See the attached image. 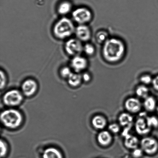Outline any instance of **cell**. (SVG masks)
Returning a JSON list of instances; mask_svg holds the SVG:
<instances>
[{
  "instance_id": "obj_16",
  "label": "cell",
  "mask_w": 158,
  "mask_h": 158,
  "mask_svg": "<svg viewBox=\"0 0 158 158\" xmlns=\"http://www.w3.org/2000/svg\"><path fill=\"white\" fill-rule=\"evenodd\" d=\"M138 139L132 135H127L124 141L125 146L129 149H135L137 148L139 145Z\"/></svg>"
},
{
  "instance_id": "obj_14",
  "label": "cell",
  "mask_w": 158,
  "mask_h": 158,
  "mask_svg": "<svg viewBox=\"0 0 158 158\" xmlns=\"http://www.w3.org/2000/svg\"><path fill=\"white\" fill-rule=\"evenodd\" d=\"M42 158H63V157L62 154L58 149L50 147L45 150Z\"/></svg>"
},
{
  "instance_id": "obj_5",
  "label": "cell",
  "mask_w": 158,
  "mask_h": 158,
  "mask_svg": "<svg viewBox=\"0 0 158 158\" xmlns=\"http://www.w3.org/2000/svg\"><path fill=\"white\" fill-rule=\"evenodd\" d=\"M72 17L76 22L80 24H85L89 22L92 18L91 11L86 8H78L72 13Z\"/></svg>"
},
{
  "instance_id": "obj_20",
  "label": "cell",
  "mask_w": 158,
  "mask_h": 158,
  "mask_svg": "<svg viewBox=\"0 0 158 158\" xmlns=\"http://www.w3.org/2000/svg\"><path fill=\"white\" fill-rule=\"evenodd\" d=\"M72 9V4L69 2L64 1L61 3L58 6V11L60 15H67L71 11Z\"/></svg>"
},
{
  "instance_id": "obj_32",
  "label": "cell",
  "mask_w": 158,
  "mask_h": 158,
  "mask_svg": "<svg viewBox=\"0 0 158 158\" xmlns=\"http://www.w3.org/2000/svg\"><path fill=\"white\" fill-rule=\"evenodd\" d=\"M82 79L85 82H88L91 80V76L88 73H85L83 75H82Z\"/></svg>"
},
{
  "instance_id": "obj_29",
  "label": "cell",
  "mask_w": 158,
  "mask_h": 158,
  "mask_svg": "<svg viewBox=\"0 0 158 158\" xmlns=\"http://www.w3.org/2000/svg\"><path fill=\"white\" fill-rule=\"evenodd\" d=\"M108 129L114 134H117L120 130V126L116 123L111 124L108 126Z\"/></svg>"
},
{
  "instance_id": "obj_6",
  "label": "cell",
  "mask_w": 158,
  "mask_h": 158,
  "mask_svg": "<svg viewBox=\"0 0 158 158\" xmlns=\"http://www.w3.org/2000/svg\"><path fill=\"white\" fill-rule=\"evenodd\" d=\"M64 48L68 54L74 57L79 55L83 50V46L78 39L72 38L68 40Z\"/></svg>"
},
{
  "instance_id": "obj_10",
  "label": "cell",
  "mask_w": 158,
  "mask_h": 158,
  "mask_svg": "<svg viewBox=\"0 0 158 158\" xmlns=\"http://www.w3.org/2000/svg\"><path fill=\"white\" fill-rule=\"evenodd\" d=\"M75 32L77 38L80 41H88L91 38V31L86 25H79L76 28Z\"/></svg>"
},
{
  "instance_id": "obj_17",
  "label": "cell",
  "mask_w": 158,
  "mask_h": 158,
  "mask_svg": "<svg viewBox=\"0 0 158 158\" xmlns=\"http://www.w3.org/2000/svg\"><path fill=\"white\" fill-rule=\"evenodd\" d=\"M145 109L148 112H152L157 108L156 101L153 97L148 96L145 99L143 103Z\"/></svg>"
},
{
  "instance_id": "obj_21",
  "label": "cell",
  "mask_w": 158,
  "mask_h": 158,
  "mask_svg": "<svg viewBox=\"0 0 158 158\" xmlns=\"http://www.w3.org/2000/svg\"><path fill=\"white\" fill-rule=\"evenodd\" d=\"M149 90L144 85L139 86L136 90V93L138 96L142 98H146L148 97Z\"/></svg>"
},
{
  "instance_id": "obj_12",
  "label": "cell",
  "mask_w": 158,
  "mask_h": 158,
  "mask_svg": "<svg viewBox=\"0 0 158 158\" xmlns=\"http://www.w3.org/2000/svg\"><path fill=\"white\" fill-rule=\"evenodd\" d=\"M136 131L140 135H146L150 132L151 128L148 126L146 121L140 117L137 119L135 125Z\"/></svg>"
},
{
  "instance_id": "obj_28",
  "label": "cell",
  "mask_w": 158,
  "mask_h": 158,
  "mask_svg": "<svg viewBox=\"0 0 158 158\" xmlns=\"http://www.w3.org/2000/svg\"><path fill=\"white\" fill-rule=\"evenodd\" d=\"M0 75H1V89H4L6 86V82H7V77L6 75V74L2 70H1L0 72Z\"/></svg>"
},
{
  "instance_id": "obj_19",
  "label": "cell",
  "mask_w": 158,
  "mask_h": 158,
  "mask_svg": "<svg viewBox=\"0 0 158 158\" xmlns=\"http://www.w3.org/2000/svg\"><path fill=\"white\" fill-rule=\"evenodd\" d=\"M82 80V75L76 72L75 73H72L68 78V82L71 86L75 87L80 84Z\"/></svg>"
},
{
  "instance_id": "obj_11",
  "label": "cell",
  "mask_w": 158,
  "mask_h": 158,
  "mask_svg": "<svg viewBox=\"0 0 158 158\" xmlns=\"http://www.w3.org/2000/svg\"><path fill=\"white\" fill-rule=\"evenodd\" d=\"M125 108L129 112L137 113L141 109L142 105L140 101L135 98H130L126 100L125 103Z\"/></svg>"
},
{
  "instance_id": "obj_8",
  "label": "cell",
  "mask_w": 158,
  "mask_h": 158,
  "mask_svg": "<svg viewBox=\"0 0 158 158\" xmlns=\"http://www.w3.org/2000/svg\"><path fill=\"white\" fill-rule=\"evenodd\" d=\"M38 88L36 82L32 79H28L23 82L21 89L23 93L26 96H31L36 92Z\"/></svg>"
},
{
  "instance_id": "obj_1",
  "label": "cell",
  "mask_w": 158,
  "mask_h": 158,
  "mask_svg": "<svg viewBox=\"0 0 158 158\" xmlns=\"http://www.w3.org/2000/svg\"><path fill=\"white\" fill-rule=\"evenodd\" d=\"M125 52V45L123 41L116 38L107 40L102 49L104 58L110 63H115L120 61L124 55Z\"/></svg>"
},
{
  "instance_id": "obj_2",
  "label": "cell",
  "mask_w": 158,
  "mask_h": 158,
  "mask_svg": "<svg viewBox=\"0 0 158 158\" xmlns=\"http://www.w3.org/2000/svg\"><path fill=\"white\" fill-rule=\"evenodd\" d=\"M73 23L69 19L62 18L58 20L54 26V35L59 39H64L69 38L75 32Z\"/></svg>"
},
{
  "instance_id": "obj_33",
  "label": "cell",
  "mask_w": 158,
  "mask_h": 158,
  "mask_svg": "<svg viewBox=\"0 0 158 158\" xmlns=\"http://www.w3.org/2000/svg\"><path fill=\"white\" fill-rule=\"evenodd\" d=\"M156 110H157V112L158 113V106H157V108H156Z\"/></svg>"
},
{
  "instance_id": "obj_18",
  "label": "cell",
  "mask_w": 158,
  "mask_h": 158,
  "mask_svg": "<svg viewBox=\"0 0 158 158\" xmlns=\"http://www.w3.org/2000/svg\"><path fill=\"white\" fill-rule=\"evenodd\" d=\"M118 121L120 124L122 126H129L132 123L133 118L130 114L127 113H123L119 116Z\"/></svg>"
},
{
  "instance_id": "obj_7",
  "label": "cell",
  "mask_w": 158,
  "mask_h": 158,
  "mask_svg": "<svg viewBox=\"0 0 158 158\" xmlns=\"http://www.w3.org/2000/svg\"><path fill=\"white\" fill-rule=\"evenodd\" d=\"M140 145L142 151L148 155L155 154L158 150V142L153 138L148 137L142 139Z\"/></svg>"
},
{
  "instance_id": "obj_23",
  "label": "cell",
  "mask_w": 158,
  "mask_h": 158,
  "mask_svg": "<svg viewBox=\"0 0 158 158\" xmlns=\"http://www.w3.org/2000/svg\"><path fill=\"white\" fill-rule=\"evenodd\" d=\"M83 51H84L86 55L91 56L94 55L95 52V49L92 44L87 43L84 46Z\"/></svg>"
},
{
  "instance_id": "obj_27",
  "label": "cell",
  "mask_w": 158,
  "mask_h": 158,
  "mask_svg": "<svg viewBox=\"0 0 158 158\" xmlns=\"http://www.w3.org/2000/svg\"><path fill=\"white\" fill-rule=\"evenodd\" d=\"M140 80L142 83L144 84H150L152 83L153 79L152 78L151 76L148 75H142L140 77Z\"/></svg>"
},
{
  "instance_id": "obj_25",
  "label": "cell",
  "mask_w": 158,
  "mask_h": 158,
  "mask_svg": "<svg viewBox=\"0 0 158 158\" xmlns=\"http://www.w3.org/2000/svg\"><path fill=\"white\" fill-rule=\"evenodd\" d=\"M60 73L61 76L63 78L68 79L72 72L70 68L67 66H64L61 69Z\"/></svg>"
},
{
  "instance_id": "obj_26",
  "label": "cell",
  "mask_w": 158,
  "mask_h": 158,
  "mask_svg": "<svg viewBox=\"0 0 158 158\" xmlns=\"http://www.w3.org/2000/svg\"><path fill=\"white\" fill-rule=\"evenodd\" d=\"M1 158L5 157L7 154V146L5 142L4 141H1Z\"/></svg>"
},
{
  "instance_id": "obj_13",
  "label": "cell",
  "mask_w": 158,
  "mask_h": 158,
  "mask_svg": "<svg viewBox=\"0 0 158 158\" xmlns=\"http://www.w3.org/2000/svg\"><path fill=\"white\" fill-rule=\"evenodd\" d=\"M112 139L110 134L106 131H101L97 136L98 142L103 146H108L112 141Z\"/></svg>"
},
{
  "instance_id": "obj_22",
  "label": "cell",
  "mask_w": 158,
  "mask_h": 158,
  "mask_svg": "<svg viewBox=\"0 0 158 158\" xmlns=\"http://www.w3.org/2000/svg\"><path fill=\"white\" fill-rule=\"evenodd\" d=\"M146 121L147 124L150 128L158 127V118L155 116L147 117Z\"/></svg>"
},
{
  "instance_id": "obj_9",
  "label": "cell",
  "mask_w": 158,
  "mask_h": 158,
  "mask_svg": "<svg viewBox=\"0 0 158 158\" xmlns=\"http://www.w3.org/2000/svg\"><path fill=\"white\" fill-rule=\"evenodd\" d=\"M71 66L76 73L85 70L88 66V61L86 58L80 55L76 56L71 62Z\"/></svg>"
},
{
  "instance_id": "obj_4",
  "label": "cell",
  "mask_w": 158,
  "mask_h": 158,
  "mask_svg": "<svg viewBox=\"0 0 158 158\" xmlns=\"http://www.w3.org/2000/svg\"><path fill=\"white\" fill-rule=\"evenodd\" d=\"M23 97L22 94L17 90H12L4 94L3 101L6 106L14 107L18 106L22 102Z\"/></svg>"
},
{
  "instance_id": "obj_31",
  "label": "cell",
  "mask_w": 158,
  "mask_h": 158,
  "mask_svg": "<svg viewBox=\"0 0 158 158\" xmlns=\"http://www.w3.org/2000/svg\"><path fill=\"white\" fill-rule=\"evenodd\" d=\"M152 84L154 89L158 91V75L153 79Z\"/></svg>"
},
{
  "instance_id": "obj_3",
  "label": "cell",
  "mask_w": 158,
  "mask_h": 158,
  "mask_svg": "<svg viewBox=\"0 0 158 158\" xmlns=\"http://www.w3.org/2000/svg\"><path fill=\"white\" fill-rule=\"evenodd\" d=\"M2 123L6 127L15 129L21 125L23 117L21 113L15 109H8L4 111L1 113Z\"/></svg>"
},
{
  "instance_id": "obj_30",
  "label": "cell",
  "mask_w": 158,
  "mask_h": 158,
  "mask_svg": "<svg viewBox=\"0 0 158 158\" xmlns=\"http://www.w3.org/2000/svg\"><path fill=\"white\" fill-rule=\"evenodd\" d=\"M143 151L142 150L139 148H135L134 149L132 152L133 157L135 158H139L143 155Z\"/></svg>"
},
{
  "instance_id": "obj_24",
  "label": "cell",
  "mask_w": 158,
  "mask_h": 158,
  "mask_svg": "<svg viewBox=\"0 0 158 158\" xmlns=\"http://www.w3.org/2000/svg\"><path fill=\"white\" fill-rule=\"evenodd\" d=\"M96 38L99 43L105 42L108 40V34L103 31H100L97 34Z\"/></svg>"
},
{
  "instance_id": "obj_15",
  "label": "cell",
  "mask_w": 158,
  "mask_h": 158,
  "mask_svg": "<svg viewBox=\"0 0 158 158\" xmlns=\"http://www.w3.org/2000/svg\"><path fill=\"white\" fill-rule=\"evenodd\" d=\"M91 122L93 126L97 130L103 129L105 127L107 124L106 119L101 115H97L94 117Z\"/></svg>"
}]
</instances>
